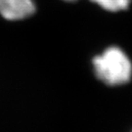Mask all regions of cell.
I'll return each instance as SVG.
<instances>
[{"label":"cell","instance_id":"obj_1","mask_svg":"<svg viewBox=\"0 0 132 132\" xmlns=\"http://www.w3.org/2000/svg\"><path fill=\"white\" fill-rule=\"evenodd\" d=\"M93 66L97 77L109 85L124 84L131 78V62L118 47H110L103 54L95 57Z\"/></svg>","mask_w":132,"mask_h":132},{"label":"cell","instance_id":"obj_2","mask_svg":"<svg viewBox=\"0 0 132 132\" xmlns=\"http://www.w3.org/2000/svg\"><path fill=\"white\" fill-rule=\"evenodd\" d=\"M34 11L32 0H0V15L9 21L26 19Z\"/></svg>","mask_w":132,"mask_h":132},{"label":"cell","instance_id":"obj_3","mask_svg":"<svg viewBox=\"0 0 132 132\" xmlns=\"http://www.w3.org/2000/svg\"><path fill=\"white\" fill-rule=\"evenodd\" d=\"M103 9L111 12H118L128 8L131 0H91Z\"/></svg>","mask_w":132,"mask_h":132},{"label":"cell","instance_id":"obj_4","mask_svg":"<svg viewBox=\"0 0 132 132\" xmlns=\"http://www.w3.org/2000/svg\"><path fill=\"white\" fill-rule=\"evenodd\" d=\"M66 1H75V0H66Z\"/></svg>","mask_w":132,"mask_h":132}]
</instances>
